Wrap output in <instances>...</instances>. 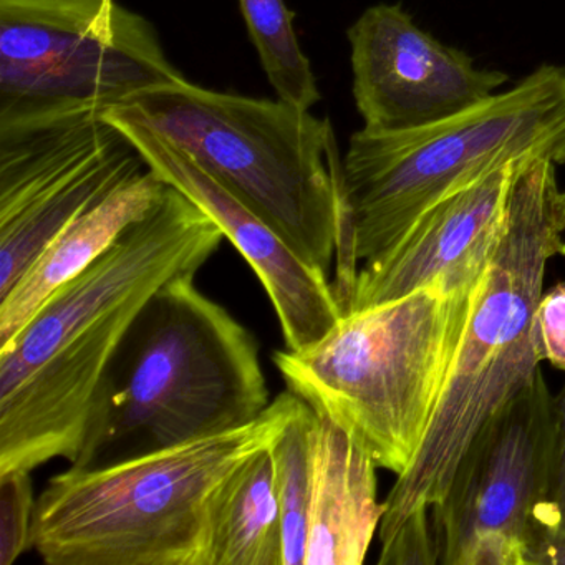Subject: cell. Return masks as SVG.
Returning a JSON list of instances; mask_svg holds the SVG:
<instances>
[{"instance_id":"ba28073f","label":"cell","mask_w":565,"mask_h":565,"mask_svg":"<svg viewBox=\"0 0 565 565\" xmlns=\"http://www.w3.org/2000/svg\"><path fill=\"white\" fill-rule=\"evenodd\" d=\"M554 395L541 372L472 436L429 511L445 565H525L547 501Z\"/></svg>"},{"instance_id":"5b68a950","label":"cell","mask_w":565,"mask_h":565,"mask_svg":"<svg viewBox=\"0 0 565 565\" xmlns=\"http://www.w3.org/2000/svg\"><path fill=\"white\" fill-rule=\"evenodd\" d=\"M484 276L343 313L312 345L274 353V365L289 392L399 476L422 448Z\"/></svg>"},{"instance_id":"e0dca14e","label":"cell","mask_w":565,"mask_h":565,"mask_svg":"<svg viewBox=\"0 0 565 565\" xmlns=\"http://www.w3.org/2000/svg\"><path fill=\"white\" fill-rule=\"evenodd\" d=\"M316 413L300 399L289 422L270 443L282 518L284 565H306L312 499V439Z\"/></svg>"},{"instance_id":"2e32d148","label":"cell","mask_w":565,"mask_h":565,"mask_svg":"<svg viewBox=\"0 0 565 565\" xmlns=\"http://www.w3.org/2000/svg\"><path fill=\"white\" fill-rule=\"evenodd\" d=\"M239 8L277 98L300 110L316 107L322 95L309 57L300 47L294 12L286 0H239Z\"/></svg>"},{"instance_id":"44dd1931","label":"cell","mask_w":565,"mask_h":565,"mask_svg":"<svg viewBox=\"0 0 565 565\" xmlns=\"http://www.w3.org/2000/svg\"><path fill=\"white\" fill-rule=\"evenodd\" d=\"M525 565H565V527L552 522H534Z\"/></svg>"},{"instance_id":"9c48e42d","label":"cell","mask_w":565,"mask_h":565,"mask_svg":"<svg viewBox=\"0 0 565 565\" xmlns=\"http://www.w3.org/2000/svg\"><path fill=\"white\" fill-rule=\"evenodd\" d=\"M145 168L102 111L0 134V297L72 221Z\"/></svg>"},{"instance_id":"7a4b0ae2","label":"cell","mask_w":565,"mask_h":565,"mask_svg":"<svg viewBox=\"0 0 565 565\" xmlns=\"http://www.w3.org/2000/svg\"><path fill=\"white\" fill-rule=\"evenodd\" d=\"M565 167V67L545 64L509 90L416 130L350 137L330 147L339 207L332 286L345 310L362 264L393 246L426 210L491 168Z\"/></svg>"},{"instance_id":"9a60e30c","label":"cell","mask_w":565,"mask_h":565,"mask_svg":"<svg viewBox=\"0 0 565 565\" xmlns=\"http://www.w3.org/2000/svg\"><path fill=\"white\" fill-rule=\"evenodd\" d=\"M207 565H284L270 445L244 461L217 491Z\"/></svg>"},{"instance_id":"ac0fdd59","label":"cell","mask_w":565,"mask_h":565,"mask_svg":"<svg viewBox=\"0 0 565 565\" xmlns=\"http://www.w3.org/2000/svg\"><path fill=\"white\" fill-rule=\"evenodd\" d=\"M35 502L31 472L0 475V565H12L32 547Z\"/></svg>"},{"instance_id":"5bb4252c","label":"cell","mask_w":565,"mask_h":565,"mask_svg":"<svg viewBox=\"0 0 565 565\" xmlns=\"http://www.w3.org/2000/svg\"><path fill=\"white\" fill-rule=\"evenodd\" d=\"M167 186L147 167L72 221L25 270L11 292L0 297V347L28 326L52 294L97 263L131 224L160 201Z\"/></svg>"},{"instance_id":"6da1fadb","label":"cell","mask_w":565,"mask_h":565,"mask_svg":"<svg viewBox=\"0 0 565 565\" xmlns=\"http://www.w3.org/2000/svg\"><path fill=\"white\" fill-rule=\"evenodd\" d=\"M269 405L253 333L184 274L160 287L125 333L72 466L107 468L233 431Z\"/></svg>"},{"instance_id":"277c9868","label":"cell","mask_w":565,"mask_h":565,"mask_svg":"<svg viewBox=\"0 0 565 565\" xmlns=\"http://www.w3.org/2000/svg\"><path fill=\"white\" fill-rule=\"evenodd\" d=\"M299 403L287 390L243 428L107 468L71 466L35 502L32 547L51 565H207L217 491Z\"/></svg>"},{"instance_id":"7c38bea8","label":"cell","mask_w":565,"mask_h":565,"mask_svg":"<svg viewBox=\"0 0 565 565\" xmlns=\"http://www.w3.org/2000/svg\"><path fill=\"white\" fill-rule=\"evenodd\" d=\"M524 163L491 168L433 204L390 249L362 264L343 313L398 299L435 280L465 284L484 276Z\"/></svg>"},{"instance_id":"4fadbf2b","label":"cell","mask_w":565,"mask_h":565,"mask_svg":"<svg viewBox=\"0 0 565 565\" xmlns=\"http://www.w3.org/2000/svg\"><path fill=\"white\" fill-rule=\"evenodd\" d=\"M376 469L345 429L316 413L306 565L365 562L385 512L376 494Z\"/></svg>"},{"instance_id":"52a82bcc","label":"cell","mask_w":565,"mask_h":565,"mask_svg":"<svg viewBox=\"0 0 565 565\" xmlns=\"http://www.w3.org/2000/svg\"><path fill=\"white\" fill-rule=\"evenodd\" d=\"M183 78L154 25L115 0H0V134Z\"/></svg>"},{"instance_id":"8992f818","label":"cell","mask_w":565,"mask_h":565,"mask_svg":"<svg viewBox=\"0 0 565 565\" xmlns=\"http://www.w3.org/2000/svg\"><path fill=\"white\" fill-rule=\"evenodd\" d=\"M177 145L269 224L297 256L330 274L339 207L333 128L287 102L210 90L183 78L117 105Z\"/></svg>"},{"instance_id":"30bf717a","label":"cell","mask_w":565,"mask_h":565,"mask_svg":"<svg viewBox=\"0 0 565 565\" xmlns=\"http://www.w3.org/2000/svg\"><path fill=\"white\" fill-rule=\"evenodd\" d=\"M353 100L370 131H406L455 117L498 94L501 71L476 65L423 31L402 4H375L347 31Z\"/></svg>"},{"instance_id":"8fae6325","label":"cell","mask_w":565,"mask_h":565,"mask_svg":"<svg viewBox=\"0 0 565 565\" xmlns=\"http://www.w3.org/2000/svg\"><path fill=\"white\" fill-rule=\"evenodd\" d=\"M102 117L131 141L150 170L164 183L186 194L223 230L224 237L239 250L263 282L276 309L286 349H306L335 326L343 310L329 274L297 256L269 224L198 167L177 145L121 108H107Z\"/></svg>"},{"instance_id":"ffe728a7","label":"cell","mask_w":565,"mask_h":565,"mask_svg":"<svg viewBox=\"0 0 565 565\" xmlns=\"http://www.w3.org/2000/svg\"><path fill=\"white\" fill-rule=\"evenodd\" d=\"M537 519L565 527V385L552 402V451L547 501ZM535 519V521H537Z\"/></svg>"},{"instance_id":"3957f363","label":"cell","mask_w":565,"mask_h":565,"mask_svg":"<svg viewBox=\"0 0 565 565\" xmlns=\"http://www.w3.org/2000/svg\"><path fill=\"white\" fill-rule=\"evenodd\" d=\"M557 168L532 160L519 170L501 237L422 448L383 501L382 544L408 519L429 514L479 426L541 372L534 313L548 263L565 256V188Z\"/></svg>"},{"instance_id":"d6986e66","label":"cell","mask_w":565,"mask_h":565,"mask_svg":"<svg viewBox=\"0 0 565 565\" xmlns=\"http://www.w3.org/2000/svg\"><path fill=\"white\" fill-rule=\"evenodd\" d=\"M534 343L541 362L565 372V282L542 292L534 313Z\"/></svg>"}]
</instances>
